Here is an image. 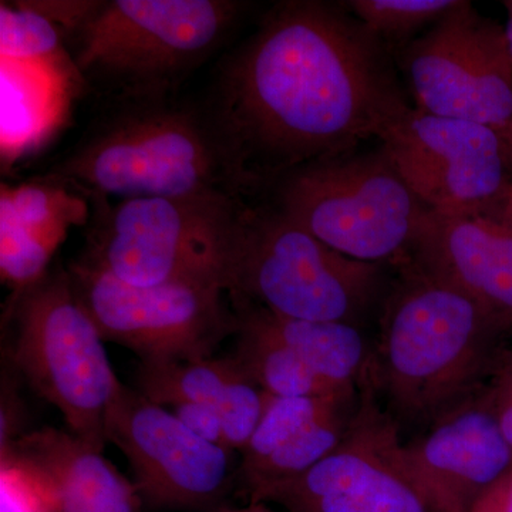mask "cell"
I'll return each instance as SVG.
<instances>
[{"instance_id": "cell-17", "label": "cell", "mask_w": 512, "mask_h": 512, "mask_svg": "<svg viewBox=\"0 0 512 512\" xmlns=\"http://www.w3.org/2000/svg\"><path fill=\"white\" fill-rule=\"evenodd\" d=\"M45 474L59 500V512H140V494L103 457L70 431L53 427L29 431L9 447Z\"/></svg>"}, {"instance_id": "cell-30", "label": "cell", "mask_w": 512, "mask_h": 512, "mask_svg": "<svg viewBox=\"0 0 512 512\" xmlns=\"http://www.w3.org/2000/svg\"><path fill=\"white\" fill-rule=\"evenodd\" d=\"M505 9L508 12V20L507 25H505V37H507L508 49H510L511 57H512V0H508V2H504Z\"/></svg>"}, {"instance_id": "cell-4", "label": "cell", "mask_w": 512, "mask_h": 512, "mask_svg": "<svg viewBox=\"0 0 512 512\" xmlns=\"http://www.w3.org/2000/svg\"><path fill=\"white\" fill-rule=\"evenodd\" d=\"M89 202L82 261L130 285L190 282L231 292L247 198L210 192Z\"/></svg>"}, {"instance_id": "cell-10", "label": "cell", "mask_w": 512, "mask_h": 512, "mask_svg": "<svg viewBox=\"0 0 512 512\" xmlns=\"http://www.w3.org/2000/svg\"><path fill=\"white\" fill-rule=\"evenodd\" d=\"M67 272L104 342L124 346L141 362L210 359L225 339L237 336L239 318L221 286L130 285L82 259Z\"/></svg>"}, {"instance_id": "cell-5", "label": "cell", "mask_w": 512, "mask_h": 512, "mask_svg": "<svg viewBox=\"0 0 512 512\" xmlns=\"http://www.w3.org/2000/svg\"><path fill=\"white\" fill-rule=\"evenodd\" d=\"M244 6L231 0L97 2L67 47L84 86L110 103L163 99L222 45Z\"/></svg>"}, {"instance_id": "cell-11", "label": "cell", "mask_w": 512, "mask_h": 512, "mask_svg": "<svg viewBox=\"0 0 512 512\" xmlns=\"http://www.w3.org/2000/svg\"><path fill=\"white\" fill-rule=\"evenodd\" d=\"M416 109L493 128L512 148V57L503 26L460 0L393 50Z\"/></svg>"}, {"instance_id": "cell-1", "label": "cell", "mask_w": 512, "mask_h": 512, "mask_svg": "<svg viewBox=\"0 0 512 512\" xmlns=\"http://www.w3.org/2000/svg\"><path fill=\"white\" fill-rule=\"evenodd\" d=\"M390 47L343 2L286 0L227 56L205 101L247 197L382 140L410 106Z\"/></svg>"}, {"instance_id": "cell-19", "label": "cell", "mask_w": 512, "mask_h": 512, "mask_svg": "<svg viewBox=\"0 0 512 512\" xmlns=\"http://www.w3.org/2000/svg\"><path fill=\"white\" fill-rule=\"evenodd\" d=\"M252 305L265 325L323 382L340 390H360L369 380L373 349L359 326L284 318Z\"/></svg>"}, {"instance_id": "cell-2", "label": "cell", "mask_w": 512, "mask_h": 512, "mask_svg": "<svg viewBox=\"0 0 512 512\" xmlns=\"http://www.w3.org/2000/svg\"><path fill=\"white\" fill-rule=\"evenodd\" d=\"M384 298L369 382L394 420L429 427L484 386L507 330L484 306L414 262Z\"/></svg>"}, {"instance_id": "cell-18", "label": "cell", "mask_w": 512, "mask_h": 512, "mask_svg": "<svg viewBox=\"0 0 512 512\" xmlns=\"http://www.w3.org/2000/svg\"><path fill=\"white\" fill-rule=\"evenodd\" d=\"M2 160L9 165L39 147L66 119L82 83L0 60Z\"/></svg>"}, {"instance_id": "cell-24", "label": "cell", "mask_w": 512, "mask_h": 512, "mask_svg": "<svg viewBox=\"0 0 512 512\" xmlns=\"http://www.w3.org/2000/svg\"><path fill=\"white\" fill-rule=\"evenodd\" d=\"M460 0H350L343 2L390 50L406 45L419 30L431 28Z\"/></svg>"}, {"instance_id": "cell-8", "label": "cell", "mask_w": 512, "mask_h": 512, "mask_svg": "<svg viewBox=\"0 0 512 512\" xmlns=\"http://www.w3.org/2000/svg\"><path fill=\"white\" fill-rule=\"evenodd\" d=\"M383 279V265L340 254L269 205H249L229 296L284 318L360 326Z\"/></svg>"}, {"instance_id": "cell-22", "label": "cell", "mask_w": 512, "mask_h": 512, "mask_svg": "<svg viewBox=\"0 0 512 512\" xmlns=\"http://www.w3.org/2000/svg\"><path fill=\"white\" fill-rule=\"evenodd\" d=\"M0 60L45 70L83 83L62 30L30 6H0Z\"/></svg>"}, {"instance_id": "cell-21", "label": "cell", "mask_w": 512, "mask_h": 512, "mask_svg": "<svg viewBox=\"0 0 512 512\" xmlns=\"http://www.w3.org/2000/svg\"><path fill=\"white\" fill-rule=\"evenodd\" d=\"M0 214L57 251L70 228L89 224L92 208L79 192L42 177L13 187L2 184Z\"/></svg>"}, {"instance_id": "cell-25", "label": "cell", "mask_w": 512, "mask_h": 512, "mask_svg": "<svg viewBox=\"0 0 512 512\" xmlns=\"http://www.w3.org/2000/svg\"><path fill=\"white\" fill-rule=\"evenodd\" d=\"M0 512H59L45 474L10 450L0 453Z\"/></svg>"}, {"instance_id": "cell-23", "label": "cell", "mask_w": 512, "mask_h": 512, "mask_svg": "<svg viewBox=\"0 0 512 512\" xmlns=\"http://www.w3.org/2000/svg\"><path fill=\"white\" fill-rule=\"evenodd\" d=\"M359 392L330 396L276 397L266 394L265 409L258 426L241 451L238 473L251 470L293 443L316 421L340 404L359 396Z\"/></svg>"}, {"instance_id": "cell-16", "label": "cell", "mask_w": 512, "mask_h": 512, "mask_svg": "<svg viewBox=\"0 0 512 512\" xmlns=\"http://www.w3.org/2000/svg\"><path fill=\"white\" fill-rule=\"evenodd\" d=\"M137 390L158 406L183 403L215 407L228 446L241 453L261 420L266 393L231 356L194 362H141Z\"/></svg>"}, {"instance_id": "cell-14", "label": "cell", "mask_w": 512, "mask_h": 512, "mask_svg": "<svg viewBox=\"0 0 512 512\" xmlns=\"http://www.w3.org/2000/svg\"><path fill=\"white\" fill-rule=\"evenodd\" d=\"M409 261L484 306L512 335V217L429 211Z\"/></svg>"}, {"instance_id": "cell-28", "label": "cell", "mask_w": 512, "mask_h": 512, "mask_svg": "<svg viewBox=\"0 0 512 512\" xmlns=\"http://www.w3.org/2000/svg\"><path fill=\"white\" fill-rule=\"evenodd\" d=\"M468 512H512V467L477 498Z\"/></svg>"}, {"instance_id": "cell-27", "label": "cell", "mask_w": 512, "mask_h": 512, "mask_svg": "<svg viewBox=\"0 0 512 512\" xmlns=\"http://www.w3.org/2000/svg\"><path fill=\"white\" fill-rule=\"evenodd\" d=\"M170 412L195 436L201 437L202 440L215 444V446L232 450L228 446L227 436H225L224 423L215 407L183 403L171 407Z\"/></svg>"}, {"instance_id": "cell-26", "label": "cell", "mask_w": 512, "mask_h": 512, "mask_svg": "<svg viewBox=\"0 0 512 512\" xmlns=\"http://www.w3.org/2000/svg\"><path fill=\"white\" fill-rule=\"evenodd\" d=\"M495 419L512 447V346L504 348L484 384Z\"/></svg>"}, {"instance_id": "cell-13", "label": "cell", "mask_w": 512, "mask_h": 512, "mask_svg": "<svg viewBox=\"0 0 512 512\" xmlns=\"http://www.w3.org/2000/svg\"><path fill=\"white\" fill-rule=\"evenodd\" d=\"M106 439L127 457L148 510L215 512L237 487V451L195 436L170 410L123 383L107 412Z\"/></svg>"}, {"instance_id": "cell-29", "label": "cell", "mask_w": 512, "mask_h": 512, "mask_svg": "<svg viewBox=\"0 0 512 512\" xmlns=\"http://www.w3.org/2000/svg\"><path fill=\"white\" fill-rule=\"evenodd\" d=\"M215 512H278L272 510L271 507H268V504L265 503H249L242 508L229 507V505H222L220 510Z\"/></svg>"}, {"instance_id": "cell-9", "label": "cell", "mask_w": 512, "mask_h": 512, "mask_svg": "<svg viewBox=\"0 0 512 512\" xmlns=\"http://www.w3.org/2000/svg\"><path fill=\"white\" fill-rule=\"evenodd\" d=\"M248 500L288 512H457L417 473L399 424L370 382L360 389L348 433L332 453Z\"/></svg>"}, {"instance_id": "cell-7", "label": "cell", "mask_w": 512, "mask_h": 512, "mask_svg": "<svg viewBox=\"0 0 512 512\" xmlns=\"http://www.w3.org/2000/svg\"><path fill=\"white\" fill-rule=\"evenodd\" d=\"M5 319L15 325L10 356L16 370L59 410L67 431L103 453L107 412L121 382L67 269H50L37 284L12 293Z\"/></svg>"}, {"instance_id": "cell-12", "label": "cell", "mask_w": 512, "mask_h": 512, "mask_svg": "<svg viewBox=\"0 0 512 512\" xmlns=\"http://www.w3.org/2000/svg\"><path fill=\"white\" fill-rule=\"evenodd\" d=\"M380 141L430 211L500 215L507 210L512 148L493 128L413 107Z\"/></svg>"}, {"instance_id": "cell-20", "label": "cell", "mask_w": 512, "mask_h": 512, "mask_svg": "<svg viewBox=\"0 0 512 512\" xmlns=\"http://www.w3.org/2000/svg\"><path fill=\"white\" fill-rule=\"evenodd\" d=\"M231 301L239 318L237 350L232 357L262 392L276 397L359 392L336 389L323 382L265 325L251 302L239 298H231Z\"/></svg>"}, {"instance_id": "cell-3", "label": "cell", "mask_w": 512, "mask_h": 512, "mask_svg": "<svg viewBox=\"0 0 512 512\" xmlns=\"http://www.w3.org/2000/svg\"><path fill=\"white\" fill-rule=\"evenodd\" d=\"M45 177L87 200L225 192L248 198L224 131L207 104L113 101Z\"/></svg>"}, {"instance_id": "cell-15", "label": "cell", "mask_w": 512, "mask_h": 512, "mask_svg": "<svg viewBox=\"0 0 512 512\" xmlns=\"http://www.w3.org/2000/svg\"><path fill=\"white\" fill-rule=\"evenodd\" d=\"M406 453L420 477L457 512H468L512 467L511 444L484 386L406 443Z\"/></svg>"}, {"instance_id": "cell-31", "label": "cell", "mask_w": 512, "mask_h": 512, "mask_svg": "<svg viewBox=\"0 0 512 512\" xmlns=\"http://www.w3.org/2000/svg\"><path fill=\"white\" fill-rule=\"evenodd\" d=\"M505 214L510 215V217H512V183H511L510 195H508V204H507V210H505Z\"/></svg>"}, {"instance_id": "cell-6", "label": "cell", "mask_w": 512, "mask_h": 512, "mask_svg": "<svg viewBox=\"0 0 512 512\" xmlns=\"http://www.w3.org/2000/svg\"><path fill=\"white\" fill-rule=\"evenodd\" d=\"M269 207L340 254L403 264L429 208L410 190L386 148L352 151L284 175Z\"/></svg>"}]
</instances>
